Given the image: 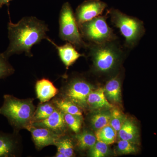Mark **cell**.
<instances>
[{
  "label": "cell",
  "mask_w": 157,
  "mask_h": 157,
  "mask_svg": "<svg viewBox=\"0 0 157 157\" xmlns=\"http://www.w3.org/2000/svg\"><path fill=\"white\" fill-rule=\"evenodd\" d=\"M54 103L56 107L64 113L82 117V112L78 106L68 99L56 100Z\"/></svg>",
  "instance_id": "obj_20"
},
{
  "label": "cell",
  "mask_w": 157,
  "mask_h": 157,
  "mask_svg": "<svg viewBox=\"0 0 157 157\" xmlns=\"http://www.w3.org/2000/svg\"><path fill=\"white\" fill-rule=\"evenodd\" d=\"M13 67L9 63L8 59L0 53V79L8 77L14 73Z\"/></svg>",
  "instance_id": "obj_26"
},
{
  "label": "cell",
  "mask_w": 157,
  "mask_h": 157,
  "mask_svg": "<svg viewBox=\"0 0 157 157\" xmlns=\"http://www.w3.org/2000/svg\"><path fill=\"white\" fill-rule=\"evenodd\" d=\"M76 138L78 147L82 150L91 148L97 141L95 135L88 131L77 134Z\"/></svg>",
  "instance_id": "obj_19"
},
{
  "label": "cell",
  "mask_w": 157,
  "mask_h": 157,
  "mask_svg": "<svg viewBox=\"0 0 157 157\" xmlns=\"http://www.w3.org/2000/svg\"><path fill=\"white\" fill-rule=\"evenodd\" d=\"M110 113L103 112L94 114L91 118V124L94 129L97 130L109 125Z\"/></svg>",
  "instance_id": "obj_22"
},
{
  "label": "cell",
  "mask_w": 157,
  "mask_h": 157,
  "mask_svg": "<svg viewBox=\"0 0 157 157\" xmlns=\"http://www.w3.org/2000/svg\"><path fill=\"white\" fill-rule=\"evenodd\" d=\"M47 40L56 48L60 58L67 69L73 64L79 58L85 56L84 54L78 52L75 46L70 42L59 46L49 38Z\"/></svg>",
  "instance_id": "obj_11"
},
{
  "label": "cell",
  "mask_w": 157,
  "mask_h": 157,
  "mask_svg": "<svg viewBox=\"0 0 157 157\" xmlns=\"http://www.w3.org/2000/svg\"><path fill=\"white\" fill-rule=\"evenodd\" d=\"M17 142L12 135L0 132V157L15 156Z\"/></svg>",
  "instance_id": "obj_14"
},
{
  "label": "cell",
  "mask_w": 157,
  "mask_h": 157,
  "mask_svg": "<svg viewBox=\"0 0 157 157\" xmlns=\"http://www.w3.org/2000/svg\"><path fill=\"white\" fill-rule=\"evenodd\" d=\"M64 113V117L66 124L73 132L77 134L81 129L82 117Z\"/></svg>",
  "instance_id": "obj_24"
},
{
  "label": "cell",
  "mask_w": 157,
  "mask_h": 157,
  "mask_svg": "<svg viewBox=\"0 0 157 157\" xmlns=\"http://www.w3.org/2000/svg\"><path fill=\"white\" fill-rule=\"evenodd\" d=\"M117 149L119 153L123 155L135 153L137 151L134 143L126 140H120L117 143Z\"/></svg>",
  "instance_id": "obj_27"
},
{
  "label": "cell",
  "mask_w": 157,
  "mask_h": 157,
  "mask_svg": "<svg viewBox=\"0 0 157 157\" xmlns=\"http://www.w3.org/2000/svg\"><path fill=\"white\" fill-rule=\"evenodd\" d=\"M92 91V86L83 79H76L71 82L66 91L67 99L78 107L85 108L87 106L88 97Z\"/></svg>",
  "instance_id": "obj_7"
},
{
  "label": "cell",
  "mask_w": 157,
  "mask_h": 157,
  "mask_svg": "<svg viewBox=\"0 0 157 157\" xmlns=\"http://www.w3.org/2000/svg\"><path fill=\"white\" fill-rule=\"evenodd\" d=\"M59 25V37L62 40L70 42L77 49L87 48L88 43L82 36L75 14L69 3H65L62 6Z\"/></svg>",
  "instance_id": "obj_6"
},
{
  "label": "cell",
  "mask_w": 157,
  "mask_h": 157,
  "mask_svg": "<svg viewBox=\"0 0 157 157\" xmlns=\"http://www.w3.org/2000/svg\"><path fill=\"white\" fill-rule=\"evenodd\" d=\"M37 98L42 103L48 102L58 93V90L49 79L42 78L36 85Z\"/></svg>",
  "instance_id": "obj_12"
},
{
  "label": "cell",
  "mask_w": 157,
  "mask_h": 157,
  "mask_svg": "<svg viewBox=\"0 0 157 157\" xmlns=\"http://www.w3.org/2000/svg\"><path fill=\"white\" fill-rule=\"evenodd\" d=\"M109 16L107 11L105 15H99L78 26L83 39L96 44L116 40L117 36L107 22Z\"/></svg>",
  "instance_id": "obj_5"
},
{
  "label": "cell",
  "mask_w": 157,
  "mask_h": 157,
  "mask_svg": "<svg viewBox=\"0 0 157 157\" xmlns=\"http://www.w3.org/2000/svg\"><path fill=\"white\" fill-rule=\"evenodd\" d=\"M109 153L108 145L100 141H97L90 149V156L92 157H104L106 156Z\"/></svg>",
  "instance_id": "obj_25"
},
{
  "label": "cell",
  "mask_w": 157,
  "mask_h": 157,
  "mask_svg": "<svg viewBox=\"0 0 157 157\" xmlns=\"http://www.w3.org/2000/svg\"><path fill=\"white\" fill-rule=\"evenodd\" d=\"M107 98L114 103H119L121 100V84L118 76H114L107 81L104 89Z\"/></svg>",
  "instance_id": "obj_15"
},
{
  "label": "cell",
  "mask_w": 157,
  "mask_h": 157,
  "mask_svg": "<svg viewBox=\"0 0 157 157\" xmlns=\"http://www.w3.org/2000/svg\"><path fill=\"white\" fill-rule=\"evenodd\" d=\"M4 103L0 114L6 117L14 129H27L32 125L35 113L33 99L22 100L10 95L4 96Z\"/></svg>",
  "instance_id": "obj_2"
},
{
  "label": "cell",
  "mask_w": 157,
  "mask_h": 157,
  "mask_svg": "<svg viewBox=\"0 0 157 157\" xmlns=\"http://www.w3.org/2000/svg\"><path fill=\"white\" fill-rule=\"evenodd\" d=\"M12 0H0V8H2L4 5L9 6V3Z\"/></svg>",
  "instance_id": "obj_28"
},
{
  "label": "cell",
  "mask_w": 157,
  "mask_h": 157,
  "mask_svg": "<svg viewBox=\"0 0 157 157\" xmlns=\"http://www.w3.org/2000/svg\"><path fill=\"white\" fill-rule=\"evenodd\" d=\"M56 108V107L51 103L46 102L42 103L35 111L32 124L47 118L54 112Z\"/></svg>",
  "instance_id": "obj_21"
},
{
  "label": "cell",
  "mask_w": 157,
  "mask_h": 157,
  "mask_svg": "<svg viewBox=\"0 0 157 157\" xmlns=\"http://www.w3.org/2000/svg\"><path fill=\"white\" fill-rule=\"evenodd\" d=\"M8 23L9 45L3 53L6 58L14 54L23 52L29 57L33 56L31 49L34 45L39 44L43 39H48V25L45 22L35 17H25L17 23L10 19Z\"/></svg>",
  "instance_id": "obj_1"
},
{
  "label": "cell",
  "mask_w": 157,
  "mask_h": 157,
  "mask_svg": "<svg viewBox=\"0 0 157 157\" xmlns=\"http://www.w3.org/2000/svg\"><path fill=\"white\" fill-rule=\"evenodd\" d=\"M27 129L31 132L33 140L38 149L50 145H55L60 135L44 127L31 125Z\"/></svg>",
  "instance_id": "obj_9"
},
{
  "label": "cell",
  "mask_w": 157,
  "mask_h": 157,
  "mask_svg": "<svg viewBox=\"0 0 157 157\" xmlns=\"http://www.w3.org/2000/svg\"><path fill=\"white\" fill-rule=\"evenodd\" d=\"M115 41L100 44L88 43L87 48L96 71L101 73H109L120 60L123 52Z\"/></svg>",
  "instance_id": "obj_3"
},
{
  "label": "cell",
  "mask_w": 157,
  "mask_h": 157,
  "mask_svg": "<svg viewBox=\"0 0 157 157\" xmlns=\"http://www.w3.org/2000/svg\"><path fill=\"white\" fill-rule=\"evenodd\" d=\"M111 23L120 31L125 38V45L133 48L138 44L145 33L144 22L137 17L129 16L119 10H107Z\"/></svg>",
  "instance_id": "obj_4"
},
{
  "label": "cell",
  "mask_w": 157,
  "mask_h": 157,
  "mask_svg": "<svg viewBox=\"0 0 157 157\" xmlns=\"http://www.w3.org/2000/svg\"><path fill=\"white\" fill-rule=\"evenodd\" d=\"M87 103L90 107L94 109L111 108L113 107V105L107 101L103 88L92 91L88 97Z\"/></svg>",
  "instance_id": "obj_13"
},
{
  "label": "cell",
  "mask_w": 157,
  "mask_h": 157,
  "mask_svg": "<svg viewBox=\"0 0 157 157\" xmlns=\"http://www.w3.org/2000/svg\"><path fill=\"white\" fill-rule=\"evenodd\" d=\"M56 145L57 147V157H71L74 155V146L70 138H60L57 141Z\"/></svg>",
  "instance_id": "obj_18"
},
{
  "label": "cell",
  "mask_w": 157,
  "mask_h": 157,
  "mask_svg": "<svg viewBox=\"0 0 157 157\" xmlns=\"http://www.w3.org/2000/svg\"><path fill=\"white\" fill-rule=\"evenodd\" d=\"M125 120L122 113L117 108H114L110 113L109 125L118 132L120 130Z\"/></svg>",
  "instance_id": "obj_23"
},
{
  "label": "cell",
  "mask_w": 157,
  "mask_h": 157,
  "mask_svg": "<svg viewBox=\"0 0 157 157\" xmlns=\"http://www.w3.org/2000/svg\"><path fill=\"white\" fill-rule=\"evenodd\" d=\"M117 132L110 125H108L96 131L97 141L110 145L115 142Z\"/></svg>",
  "instance_id": "obj_17"
},
{
  "label": "cell",
  "mask_w": 157,
  "mask_h": 157,
  "mask_svg": "<svg viewBox=\"0 0 157 157\" xmlns=\"http://www.w3.org/2000/svg\"><path fill=\"white\" fill-rule=\"evenodd\" d=\"M31 125L47 128L61 135L64 131L66 125L63 112L56 107L54 112L47 118L33 123Z\"/></svg>",
  "instance_id": "obj_10"
},
{
  "label": "cell",
  "mask_w": 157,
  "mask_h": 157,
  "mask_svg": "<svg viewBox=\"0 0 157 157\" xmlns=\"http://www.w3.org/2000/svg\"><path fill=\"white\" fill-rule=\"evenodd\" d=\"M120 140H126L134 143L138 138V131L135 124L129 120H125L118 132Z\"/></svg>",
  "instance_id": "obj_16"
},
{
  "label": "cell",
  "mask_w": 157,
  "mask_h": 157,
  "mask_svg": "<svg viewBox=\"0 0 157 157\" xmlns=\"http://www.w3.org/2000/svg\"><path fill=\"white\" fill-rule=\"evenodd\" d=\"M106 3L101 0H86L76 8L75 17L78 26L102 14L107 7Z\"/></svg>",
  "instance_id": "obj_8"
}]
</instances>
